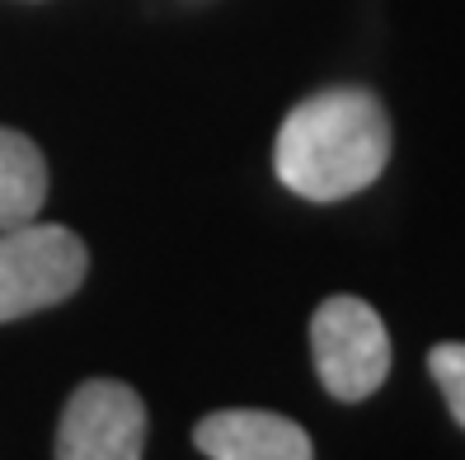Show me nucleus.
I'll use <instances>...</instances> for the list:
<instances>
[{
    "mask_svg": "<svg viewBox=\"0 0 465 460\" xmlns=\"http://www.w3.org/2000/svg\"><path fill=\"white\" fill-rule=\"evenodd\" d=\"M391 113L362 85L306 94L278 127L272 170L306 202H343L371 188L391 165Z\"/></svg>",
    "mask_w": 465,
    "mask_h": 460,
    "instance_id": "f257e3e1",
    "label": "nucleus"
},
{
    "mask_svg": "<svg viewBox=\"0 0 465 460\" xmlns=\"http://www.w3.org/2000/svg\"><path fill=\"white\" fill-rule=\"evenodd\" d=\"M90 278V250L71 226L19 221L0 230V324L71 301Z\"/></svg>",
    "mask_w": 465,
    "mask_h": 460,
    "instance_id": "f03ea898",
    "label": "nucleus"
},
{
    "mask_svg": "<svg viewBox=\"0 0 465 460\" xmlns=\"http://www.w3.org/2000/svg\"><path fill=\"white\" fill-rule=\"evenodd\" d=\"M311 357L339 404H362L391 376V329L362 296H330L311 315Z\"/></svg>",
    "mask_w": 465,
    "mask_h": 460,
    "instance_id": "7ed1b4c3",
    "label": "nucleus"
},
{
    "mask_svg": "<svg viewBox=\"0 0 465 460\" xmlns=\"http://www.w3.org/2000/svg\"><path fill=\"white\" fill-rule=\"evenodd\" d=\"M146 399L127 381L90 376L80 381L57 423V460H136L146 455Z\"/></svg>",
    "mask_w": 465,
    "mask_h": 460,
    "instance_id": "20e7f679",
    "label": "nucleus"
},
{
    "mask_svg": "<svg viewBox=\"0 0 465 460\" xmlns=\"http://www.w3.org/2000/svg\"><path fill=\"white\" fill-rule=\"evenodd\" d=\"M193 446L212 460H311V432L268 409H216L193 423Z\"/></svg>",
    "mask_w": 465,
    "mask_h": 460,
    "instance_id": "39448f33",
    "label": "nucleus"
},
{
    "mask_svg": "<svg viewBox=\"0 0 465 460\" xmlns=\"http://www.w3.org/2000/svg\"><path fill=\"white\" fill-rule=\"evenodd\" d=\"M47 202V160L34 137L0 127V230L34 221Z\"/></svg>",
    "mask_w": 465,
    "mask_h": 460,
    "instance_id": "423d86ee",
    "label": "nucleus"
},
{
    "mask_svg": "<svg viewBox=\"0 0 465 460\" xmlns=\"http://www.w3.org/2000/svg\"><path fill=\"white\" fill-rule=\"evenodd\" d=\"M428 371H432L437 390H442L451 418L465 427V343H437L428 353Z\"/></svg>",
    "mask_w": 465,
    "mask_h": 460,
    "instance_id": "0eeeda50",
    "label": "nucleus"
}]
</instances>
